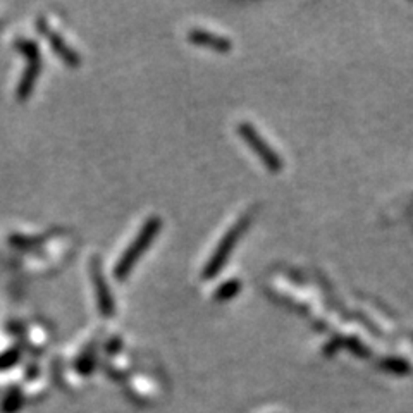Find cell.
<instances>
[{"mask_svg": "<svg viewBox=\"0 0 413 413\" xmlns=\"http://www.w3.org/2000/svg\"><path fill=\"white\" fill-rule=\"evenodd\" d=\"M188 36H190L191 44L219 50V52H226V50L231 49V41H229L228 39H224V36H219V35H215V33H210V31L193 30Z\"/></svg>", "mask_w": 413, "mask_h": 413, "instance_id": "obj_4", "label": "cell"}, {"mask_svg": "<svg viewBox=\"0 0 413 413\" xmlns=\"http://www.w3.org/2000/svg\"><path fill=\"white\" fill-rule=\"evenodd\" d=\"M240 135L243 136V140L250 145V147L255 150L257 155L260 157L262 160H264L267 169L272 170V173H277V170H281V168H282L281 158H279L277 153H275L274 150L270 148L260 136H258V133L255 131V129H253L252 124L241 123L240 124Z\"/></svg>", "mask_w": 413, "mask_h": 413, "instance_id": "obj_3", "label": "cell"}, {"mask_svg": "<svg viewBox=\"0 0 413 413\" xmlns=\"http://www.w3.org/2000/svg\"><path fill=\"white\" fill-rule=\"evenodd\" d=\"M93 282H95V287H97L100 310H102L103 315H112L114 314V300H112L111 291L107 290V285H106V281H103L102 272H100L98 267L97 269L93 267Z\"/></svg>", "mask_w": 413, "mask_h": 413, "instance_id": "obj_5", "label": "cell"}, {"mask_svg": "<svg viewBox=\"0 0 413 413\" xmlns=\"http://www.w3.org/2000/svg\"><path fill=\"white\" fill-rule=\"evenodd\" d=\"M158 229H160V219L158 217H150L145 224L143 229L140 231V235L136 236V240L129 245L123 257H121L118 267H116V277L118 279H126L129 270L133 269V265L136 264V260L145 253L147 246L152 243L153 238L157 236Z\"/></svg>", "mask_w": 413, "mask_h": 413, "instance_id": "obj_1", "label": "cell"}, {"mask_svg": "<svg viewBox=\"0 0 413 413\" xmlns=\"http://www.w3.org/2000/svg\"><path fill=\"white\" fill-rule=\"evenodd\" d=\"M250 219H252V215H243L240 220H238L236 226H233L231 229H229L228 235L223 238V241H220L219 246H217L214 255L210 257L207 267L203 269V274H202L203 277L205 279L214 277V275L219 272L220 269H223L224 262H226V258L229 257V253H231V250L235 248L236 241L240 240L241 233H243L245 228L250 224Z\"/></svg>", "mask_w": 413, "mask_h": 413, "instance_id": "obj_2", "label": "cell"}, {"mask_svg": "<svg viewBox=\"0 0 413 413\" xmlns=\"http://www.w3.org/2000/svg\"><path fill=\"white\" fill-rule=\"evenodd\" d=\"M240 281H229L223 287H219V291L215 293V300H229L233 296L238 295L240 291Z\"/></svg>", "mask_w": 413, "mask_h": 413, "instance_id": "obj_6", "label": "cell"}]
</instances>
